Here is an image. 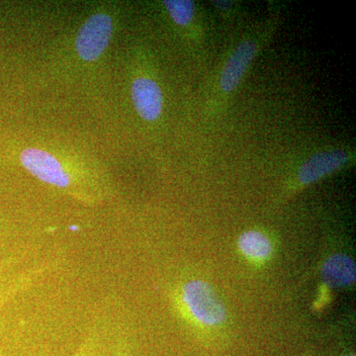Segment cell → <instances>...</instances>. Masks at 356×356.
<instances>
[{
	"label": "cell",
	"instance_id": "obj_2",
	"mask_svg": "<svg viewBox=\"0 0 356 356\" xmlns=\"http://www.w3.org/2000/svg\"><path fill=\"white\" fill-rule=\"evenodd\" d=\"M112 31V19L107 14L91 16L77 33L76 49L79 57L88 62L97 60L108 46Z\"/></svg>",
	"mask_w": 356,
	"mask_h": 356
},
{
	"label": "cell",
	"instance_id": "obj_8",
	"mask_svg": "<svg viewBox=\"0 0 356 356\" xmlns=\"http://www.w3.org/2000/svg\"><path fill=\"white\" fill-rule=\"evenodd\" d=\"M322 277L330 287L350 286L356 277L355 261L346 254L332 255L323 266Z\"/></svg>",
	"mask_w": 356,
	"mask_h": 356
},
{
	"label": "cell",
	"instance_id": "obj_5",
	"mask_svg": "<svg viewBox=\"0 0 356 356\" xmlns=\"http://www.w3.org/2000/svg\"><path fill=\"white\" fill-rule=\"evenodd\" d=\"M131 95L136 111L144 120L153 122L163 111V93L156 81L138 77L133 81Z\"/></svg>",
	"mask_w": 356,
	"mask_h": 356
},
{
	"label": "cell",
	"instance_id": "obj_15",
	"mask_svg": "<svg viewBox=\"0 0 356 356\" xmlns=\"http://www.w3.org/2000/svg\"><path fill=\"white\" fill-rule=\"evenodd\" d=\"M350 356H353V355H350Z\"/></svg>",
	"mask_w": 356,
	"mask_h": 356
},
{
	"label": "cell",
	"instance_id": "obj_9",
	"mask_svg": "<svg viewBox=\"0 0 356 356\" xmlns=\"http://www.w3.org/2000/svg\"><path fill=\"white\" fill-rule=\"evenodd\" d=\"M112 330L95 325L67 356H109Z\"/></svg>",
	"mask_w": 356,
	"mask_h": 356
},
{
	"label": "cell",
	"instance_id": "obj_13",
	"mask_svg": "<svg viewBox=\"0 0 356 356\" xmlns=\"http://www.w3.org/2000/svg\"><path fill=\"white\" fill-rule=\"evenodd\" d=\"M109 356H131L127 341L121 334L115 332V330H112Z\"/></svg>",
	"mask_w": 356,
	"mask_h": 356
},
{
	"label": "cell",
	"instance_id": "obj_10",
	"mask_svg": "<svg viewBox=\"0 0 356 356\" xmlns=\"http://www.w3.org/2000/svg\"><path fill=\"white\" fill-rule=\"evenodd\" d=\"M238 248L252 261H266L273 252V245L267 236L259 231H248L238 238Z\"/></svg>",
	"mask_w": 356,
	"mask_h": 356
},
{
	"label": "cell",
	"instance_id": "obj_1",
	"mask_svg": "<svg viewBox=\"0 0 356 356\" xmlns=\"http://www.w3.org/2000/svg\"><path fill=\"white\" fill-rule=\"evenodd\" d=\"M180 304L194 321L206 327H217L227 318V309L214 288L202 280L185 283L178 293Z\"/></svg>",
	"mask_w": 356,
	"mask_h": 356
},
{
	"label": "cell",
	"instance_id": "obj_7",
	"mask_svg": "<svg viewBox=\"0 0 356 356\" xmlns=\"http://www.w3.org/2000/svg\"><path fill=\"white\" fill-rule=\"evenodd\" d=\"M44 267H40V268L28 269V270L16 274L13 280L0 290V313L23 290L29 287L33 281L37 280L44 273ZM0 356H26L25 353L19 348L6 343L3 334H2L1 325H0Z\"/></svg>",
	"mask_w": 356,
	"mask_h": 356
},
{
	"label": "cell",
	"instance_id": "obj_3",
	"mask_svg": "<svg viewBox=\"0 0 356 356\" xmlns=\"http://www.w3.org/2000/svg\"><path fill=\"white\" fill-rule=\"evenodd\" d=\"M20 161L26 170L44 184L58 188L72 186V175L51 154L37 149H26L20 154Z\"/></svg>",
	"mask_w": 356,
	"mask_h": 356
},
{
	"label": "cell",
	"instance_id": "obj_4",
	"mask_svg": "<svg viewBox=\"0 0 356 356\" xmlns=\"http://www.w3.org/2000/svg\"><path fill=\"white\" fill-rule=\"evenodd\" d=\"M350 159V154L344 151H327L314 154L300 166L297 177L301 184H313L343 168Z\"/></svg>",
	"mask_w": 356,
	"mask_h": 356
},
{
	"label": "cell",
	"instance_id": "obj_12",
	"mask_svg": "<svg viewBox=\"0 0 356 356\" xmlns=\"http://www.w3.org/2000/svg\"><path fill=\"white\" fill-rule=\"evenodd\" d=\"M24 257L25 254L19 250H14L0 257V290L17 274L18 267L24 261Z\"/></svg>",
	"mask_w": 356,
	"mask_h": 356
},
{
	"label": "cell",
	"instance_id": "obj_6",
	"mask_svg": "<svg viewBox=\"0 0 356 356\" xmlns=\"http://www.w3.org/2000/svg\"><path fill=\"white\" fill-rule=\"evenodd\" d=\"M257 51V42L252 40L243 42L229 56L220 76V88L222 92L231 93L242 81L248 65L254 60Z\"/></svg>",
	"mask_w": 356,
	"mask_h": 356
},
{
	"label": "cell",
	"instance_id": "obj_11",
	"mask_svg": "<svg viewBox=\"0 0 356 356\" xmlns=\"http://www.w3.org/2000/svg\"><path fill=\"white\" fill-rule=\"evenodd\" d=\"M166 10L177 25L186 26L193 19L195 6L189 0H166L163 2Z\"/></svg>",
	"mask_w": 356,
	"mask_h": 356
},
{
	"label": "cell",
	"instance_id": "obj_14",
	"mask_svg": "<svg viewBox=\"0 0 356 356\" xmlns=\"http://www.w3.org/2000/svg\"><path fill=\"white\" fill-rule=\"evenodd\" d=\"M212 3L214 4V6L216 7L217 9H220L221 11L229 10L231 7L233 6V2L232 1H221V0H218V1H212Z\"/></svg>",
	"mask_w": 356,
	"mask_h": 356
}]
</instances>
